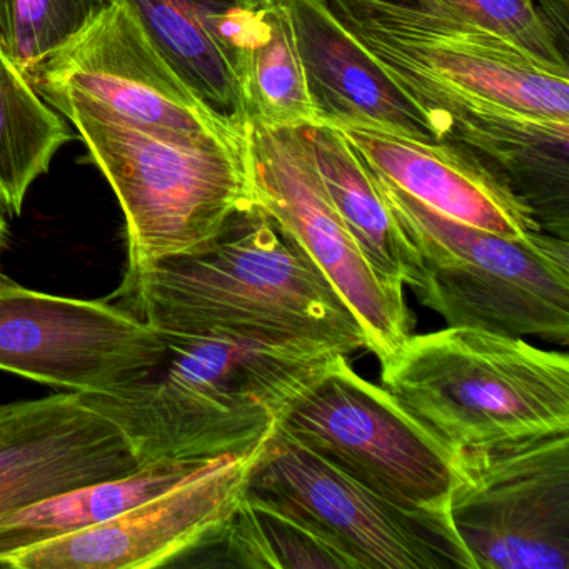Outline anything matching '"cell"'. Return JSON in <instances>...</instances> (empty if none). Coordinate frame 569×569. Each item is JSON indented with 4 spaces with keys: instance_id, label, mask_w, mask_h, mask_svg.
Returning a JSON list of instances; mask_svg holds the SVG:
<instances>
[{
    "instance_id": "cell-1",
    "label": "cell",
    "mask_w": 569,
    "mask_h": 569,
    "mask_svg": "<svg viewBox=\"0 0 569 569\" xmlns=\"http://www.w3.org/2000/svg\"><path fill=\"white\" fill-rule=\"evenodd\" d=\"M329 6L441 141L475 152L532 209L568 198V69L486 29L379 0Z\"/></svg>"
},
{
    "instance_id": "cell-2",
    "label": "cell",
    "mask_w": 569,
    "mask_h": 569,
    "mask_svg": "<svg viewBox=\"0 0 569 569\" xmlns=\"http://www.w3.org/2000/svg\"><path fill=\"white\" fill-rule=\"evenodd\" d=\"M159 335L164 355L144 379L112 395H79L119 426L141 468L258 448L299 391L342 355L256 332Z\"/></svg>"
},
{
    "instance_id": "cell-3",
    "label": "cell",
    "mask_w": 569,
    "mask_h": 569,
    "mask_svg": "<svg viewBox=\"0 0 569 569\" xmlns=\"http://www.w3.org/2000/svg\"><path fill=\"white\" fill-rule=\"evenodd\" d=\"M108 301L159 332H256L368 351L341 296L254 202L202 251L126 269Z\"/></svg>"
},
{
    "instance_id": "cell-4",
    "label": "cell",
    "mask_w": 569,
    "mask_h": 569,
    "mask_svg": "<svg viewBox=\"0 0 569 569\" xmlns=\"http://www.w3.org/2000/svg\"><path fill=\"white\" fill-rule=\"evenodd\" d=\"M382 388L452 452L569 429V358L469 328L411 335L381 365Z\"/></svg>"
},
{
    "instance_id": "cell-5",
    "label": "cell",
    "mask_w": 569,
    "mask_h": 569,
    "mask_svg": "<svg viewBox=\"0 0 569 569\" xmlns=\"http://www.w3.org/2000/svg\"><path fill=\"white\" fill-rule=\"evenodd\" d=\"M375 172L418 252L416 298L448 328L569 342V244L545 231L508 238L439 214Z\"/></svg>"
},
{
    "instance_id": "cell-6",
    "label": "cell",
    "mask_w": 569,
    "mask_h": 569,
    "mask_svg": "<svg viewBox=\"0 0 569 569\" xmlns=\"http://www.w3.org/2000/svg\"><path fill=\"white\" fill-rule=\"evenodd\" d=\"M124 212L128 268L194 254L251 204L244 139H181L58 109Z\"/></svg>"
},
{
    "instance_id": "cell-7",
    "label": "cell",
    "mask_w": 569,
    "mask_h": 569,
    "mask_svg": "<svg viewBox=\"0 0 569 569\" xmlns=\"http://www.w3.org/2000/svg\"><path fill=\"white\" fill-rule=\"evenodd\" d=\"M276 429L408 511L446 516L456 452L339 355L299 391Z\"/></svg>"
},
{
    "instance_id": "cell-8",
    "label": "cell",
    "mask_w": 569,
    "mask_h": 569,
    "mask_svg": "<svg viewBox=\"0 0 569 569\" xmlns=\"http://www.w3.org/2000/svg\"><path fill=\"white\" fill-rule=\"evenodd\" d=\"M446 518L475 569H568L569 429L456 451Z\"/></svg>"
},
{
    "instance_id": "cell-9",
    "label": "cell",
    "mask_w": 569,
    "mask_h": 569,
    "mask_svg": "<svg viewBox=\"0 0 569 569\" xmlns=\"http://www.w3.org/2000/svg\"><path fill=\"white\" fill-rule=\"evenodd\" d=\"M244 158L252 202L291 239L351 309L368 351L388 361L415 335L405 292L369 264L332 204L302 128L249 121Z\"/></svg>"
},
{
    "instance_id": "cell-10",
    "label": "cell",
    "mask_w": 569,
    "mask_h": 569,
    "mask_svg": "<svg viewBox=\"0 0 569 569\" xmlns=\"http://www.w3.org/2000/svg\"><path fill=\"white\" fill-rule=\"evenodd\" d=\"M244 492L311 525L355 569H475L446 516L398 508L278 429Z\"/></svg>"
},
{
    "instance_id": "cell-11",
    "label": "cell",
    "mask_w": 569,
    "mask_h": 569,
    "mask_svg": "<svg viewBox=\"0 0 569 569\" xmlns=\"http://www.w3.org/2000/svg\"><path fill=\"white\" fill-rule=\"evenodd\" d=\"M49 106L181 139L238 138L204 111L118 0L31 79Z\"/></svg>"
},
{
    "instance_id": "cell-12",
    "label": "cell",
    "mask_w": 569,
    "mask_h": 569,
    "mask_svg": "<svg viewBox=\"0 0 569 569\" xmlns=\"http://www.w3.org/2000/svg\"><path fill=\"white\" fill-rule=\"evenodd\" d=\"M151 326L109 302L0 288V371L78 395H112L144 379L164 355Z\"/></svg>"
},
{
    "instance_id": "cell-13",
    "label": "cell",
    "mask_w": 569,
    "mask_h": 569,
    "mask_svg": "<svg viewBox=\"0 0 569 569\" xmlns=\"http://www.w3.org/2000/svg\"><path fill=\"white\" fill-rule=\"evenodd\" d=\"M266 441L246 452L218 456L156 498L94 528L12 552L0 559V566L148 569L208 549L241 501Z\"/></svg>"
},
{
    "instance_id": "cell-14",
    "label": "cell",
    "mask_w": 569,
    "mask_h": 569,
    "mask_svg": "<svg viewBox=\"0 0 569 569\" xmlns=\"http://www.w3.org/2000/svg\"><path fill=\"white\" fill-rule=\"evenodd\" d=\"M139 468L124 432L78 392L0 405V518Z\"/></svg>"
},
{
    "instance_id": "cell-15",
    "label": "cell",
    "mask_w": 569,
    "mask_h": 569,
    "mask_svg": "<svg viewBox=\"0 0 569 569\" xmlns=\"http://www.w3.org/2000/svg\"><path fill=\"white\" fill-rule=\"evenodd\" d=\"M338 129L372 171L439 214L508 238L542 231L511 182L469 149L371 128Z\"/></svg>"
},
{
    "instance_id": "cell-16",
    "label": "cell",
    "mask_w": 569,
    "mask_h": 569,
    "mask_svg": "<svg viewBox=\"0 0 569 569\" xmlns=\"http://www.w3.org/2000/svg\"><path fill=\"white\" fill-rule=\"evenodd\" d=\"M318 124L441 141L432 122L346 31L329 0H284Z\"/></svg>"
},
{
    "instance_id": "cell-17",
    "label": "cell",
    "mask_w": 569,
    "mask_h": 569,
    "mask_svg": "<svg viewBox=\"0 0 569 569\" xmlns=\"http://www.w3.org/2000/svg\"><path fill=\"white\" fill-rule=\"evenodd\" d=\"M199 104L244 138L246 49L264 0H124Z\"/></svg>"
},
{
    "instance_id": "cell-18",
    "label": "cell",
    "mask_w": 569,
    "mask_h": 569,
    "mask_svg": "<svg viewBox=\"0 0 569 569\" xmlns=\"http://www.w3.org/2000/svg\"><path fill=\"white\" fill-rule=\"evenodd\" d=\"M332 204L365 258L389 284L415 288L421 262L386 202L375 172L341 129L302 126Z\"/></svg>"
},
{
    "instance_id": "cell-19",
    "label": "cell",
    "mask_w": 569,
    "mask_h": 569,
    "mask_svg": "<svg viewBox=\"0 0 569 569\" xmlns=\"http://www.w3.org/2000/svg\"><path fill=\"white\" fill-rule=\"evenodd\" d=\"M212 459L151 462L124 478L71 489L11 512L0 518V559L21 549L102 525L174 488Z\"/></svg>"
},
{
    "instance_id": "cell-20",
    "label": "cell",
    "mask_w": 569,
    "mask_h": 569,
    "mask_svg": "<svg viewBox=\"0 0 569 569\" xmlns=\"http://www.w3.org/2000/svg\"><path fill=\"white\" fill-rule=\"evenodd\" d=\"M69 126L41 98L0 42V204L21 216L29 189L51 168Z\"/></svg>"
},
{
    "instance_id": "cell-21",
    "label": "cell",
    "mask_w": 569,
    "mask_h": 569,
    "mask_svg": "<svg viewBox=\"0 0 569 569\" xmlns=\"http://www.w3.org/2000/svg\"><path fill=\"white\" fill-rule=\"evenodd\" d=\"M242 91L249 121L269 128L318 124L284 0H264L256 14Z\"/></svg>"
},
{
    "instance_id": "cell-22",
    "label": "cell",
    "mask_w": 569,
    "mask_h": 569,
    "mask_svg": "<svg viewBox=\"0 0 569 569\" xmlns=\"http://www.w3.org/2000/svg\"><path fill=\"white\" fill-rule=\"evenodd\" d=\"M209 548L221 549L226 565L238 568L355 569L311 525L246 492Z\"/></svg>"
},
{
    "instance_id": "cell-23",
    "label": "cell",
    "mask_w": 569,
    "mask_h": 569,
    "mask_svg": "<svg viewBox=\"0 0 569 569\" xmlns=\"http://www.w3.org/2000/svg\"><path fill=\"white\" fill-rule=\"evenodd\" d=\"M118 0H0V42L31 79Z\"/></svg>"
},
{
    "instance_id": "cell-24",
    "label": "cell",
    "mask_w": 569,
    "mask_h": 569,
    "mask_svg": "<svg viewBox=\"0 0 569 569\" xmlns=\"http://www.w3.org/2000/svg\"><path fill=\"white\" fill-rule=\"evenodd\" d=\"M395 8L435 16L455 24L475 26L521 46L552 68L568 61L536 0H379Z\"/></svg>"
},
{
    "instance_id": "cell-25",
    "label": "cell",
    "mask_w": 569,
    "mask_h": 569,
    "mask_svg": "<svg viewBox=\"0 0 569 569\" xmlns=\"http://www.w3.org/2000/svg\"><path fill=\"white\" fill-rule=\"evenodd\" d=\"M8 234L9 226L8 218H6V209L4 206L0 204V258H2L6 242H8ZM9 282H12L11 279L6 278V276L2 274V271H0V288H2V286L9 284Z\"/></svg>"
},
{
    "instance_id": "cell-26",
    "label": "cell",
    "mask_w": 569,
    "mask_h": 569,
    "mask_svg": "<svg viewBox=\"0 0 569 569\" xmlns=\"http://www.w3.org/2000/svg\"><path fill=\"white\" fill-rule=\"evenodd\" d=\"M536 2H538V4L545 2V4L555 6V8H558V6L566 8V4H568V0H536Z\"/></svg>"
}]
</instances>
